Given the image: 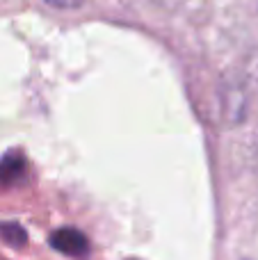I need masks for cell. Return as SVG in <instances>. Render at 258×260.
Wrapping results in <instances>:
<instances>
[{"instance_id":"1","label":"cell","mask_w":258,"mask_h":260,"mask_svg":"<svg viewBox=\"0 0 258 260\" xmlns=\"http://www.w3.org/2000/svg\"><path fill=\"white\" fill-rule=\"evenodd\" d=\"M50 242L55 244V249H59L62 253L69 256H80L87 251V238L76 229H62L50 238Z\"/></svg>"},{"instance_id":"2","label":"cell","mask_w":258,"mask_h":260,"mask_svg":"<svg viewBox=\"0 0 258 260\" xmlns=\"http://www.w3.org/2000/svg\"><path fill=\"white\" fill-rule=\"evenodd\" d=\"M46 5H50V7H57V9H76L80 7L85 0H44Z\"/></svg>"}]
</instances>
